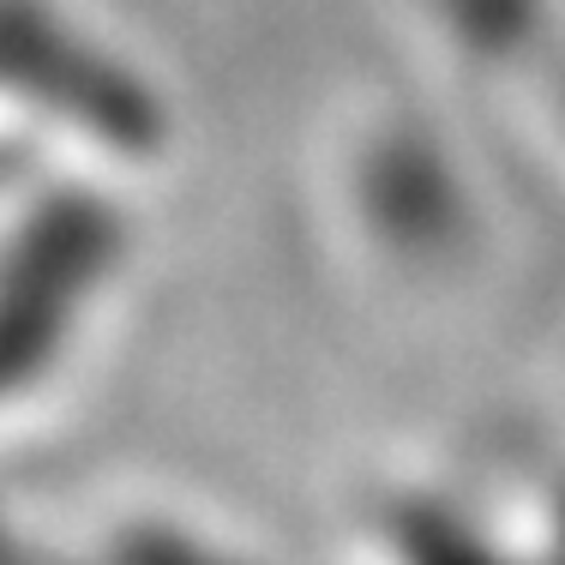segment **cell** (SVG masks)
<instances>
[{
    "label": "cell",
    "instance_id": "obj_1",
    "mask_svg": "<svg viewBox=\"0 0 565 565\" xmlns=\"http://www.w3.org/2000/svg\"><path fill=\"white\" fill-rule=\"evenodd\" d=\"M90 271H103V235L85 199H43L31 223L0 241V422L78 367Z\"/></svg>",
    "mask_w": 565,
    "mask_h": 565
}]
</instances>
